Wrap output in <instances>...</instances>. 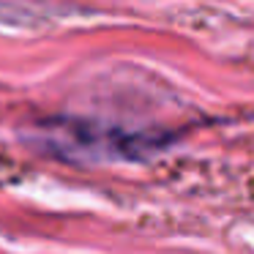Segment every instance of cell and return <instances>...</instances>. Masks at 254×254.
<instances>
[{"label":"cell","instance_id":"obj_1","mask_svg":"<svg viewBox=\"0 0 254 254\" xmlns=\"http://www.w3.org/2000/svg\"><path fill=\"white\" fill-rule=\"evenodd\" d=\"M55 134L50 137V148L63 150V156L74 159H145L153 150L164 148L161 137L150 134H126L118 128H99L85 121H52Z\"/></svg>","mask_w":254,"mask_h":254}]
</instances>
